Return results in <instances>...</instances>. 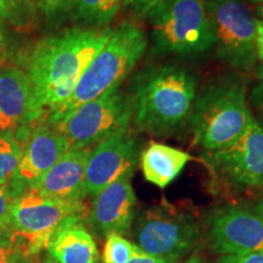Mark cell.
Listing matches in <instances>:
<instances>
[{
  "instance_id": "1",
  "label": "cell",
  "mask_w": 263,
  "mask_h": 263,
  "mask_svg": "<svg viewBox=\"0 0 263 263\" xmlns=\"http://www.w3.org/2000/svg\"><path fill=\"white\" fill-rule=\"evenodd\" d=\"M110 27H72L39 42L32 51L28 77L35 111H58L73 93L85 68L111 37Z\"/></svg>"
},
{
  "instance_id": "2",
  "label": "cell",
  "mask_w": 263,
  "mask_h": 263,
  "mask_svg": "<svg viewBox=\"0 0 263 263\" xmlns=\"http://www.w3.org/2000/svg\"><path fill=\"white\" fill-rule=\"evenodd\" d=\"M129 97L137 130L170 136L188 123L197 97V78L183 66L153 67L136 78Z\"/></svg>"
},
{
  "instance_id": "3",
  "label": "cell",
  "mask_w": 263,
  "mask_h": 263,
  "mask_svg": "<svg viewBox=\"0 0 263 263\" xmlns=\"http://www.w3.org/2000/svg\"><path fill=\"white\" fill-rule=\"evenodd\" d=\"M255 121L242 82L224 78L196 97L188 121L194 144L213 153L238 139Z\"/></svg>"
},
{
  "instance_id": "4",
  "label": "cell",
  "mask_w": 263,
  "mask_h": 263,
  "mask_svg": "<svg viewBox=\"0 0 263 263\" xmlns=\"http://www.w3.org/2000/svg\"><path fill=\"white\" fill-rule=\"evenodd\" d=\"M146 48V35L139 26L123 22L112 29L110 39L85 68L70 99L51 114L49 122L66 116L74 108L107 91L120 88L145 54Z\"/></svg>"
},
{
  "instance_id": "5",
  "label": "cell",
  "mask_w": 263,
  "mask_h": 263,
  "mask_svg": "<svg viewBox=\"0 0 263 263\" xmlns=\"http://www.w3.org/2000/svg\"><path fill=\"white\" fill-rule=\"evenodd\" d=\"M157 55H200L213 48L207 0H163L146 16Z\"/></svg>"
},
{
  "instance_id": "6",
  "label": "cell",
  "mask_w": 263,
  "mask_h": 263,
  "mask_svg": "<svg viewBox=\"0 0 263 263\" xmlns=\"http://www.w3.org/2000/svg\"><path fill=\"white\" fill-rule=\"evenodd\" d=\"M87 207L83 201H68L44 196L26 189L15 197L6 230L22 257L47 249L51 235L71 217H84Z\"/></svg>"
},
{
  "instance_id": "7",
  "label": "cell",
  "mask_w": 263,
  "mask_h": 263,
  "mask_svg": "<svg viewBox=\"0 0 263 263\" xmlns=\"http://www.w3.org/2000/svg\"><path fill=\"white\" fill-rule=\"evenodd\" d=\"M199 236L196 217L166 201L141 212L134 228L136 245L144 254L172 262L192 251Z\"/></svg>"
},
{
  "instance_id": "8",
  "label": "cell",
  "mask_w": 263,
  "mask_h": 263,
  "mask_svg": "<svg viewBox=\"0 0 263 263\" xmlns=\"http://www.w3.org/2000/svg\"><path fill=\"white\" fill-rule=\"evenodd\" d=\"M132 120L129 94L116 88L49 124L67 138L71 147H91L107 137L128 130Z\"/></svg>"
},
{
  "instance_id": "9",
  "label": "cell",
  "mask_w": 263,
  "mask_h": 263,
  "mask_svg": "<svg viewBox=\"0 0 263 263\" xmlns=\"http://www.w3.org/2000/svg\"><path fill=\"white\" fill-rule=\"evenodd\" d=\"M216 57L236 70H250L257 60L258 18L242 0H207Z\"/></svg>"
},
{
  "instance_id": "10",
  "label": "cell",
  "mask_w": 263,
  "mask_h": 263,
  "mask_svg": "<svg viewBox=\"0 0 263 263\" xmlns=\"http://www.w3.org/2000/svg\"><path fill=\"white\" fill-rule=\"evenodd\" d=\"M210 166L219 179L234 189L263 188V126L254 121L242 136L213 151Z\"/></svg>"
},
{
  "instance_id": "11",
  "label": "cell",
  "mask_w": 263,
  "mask_h": 263,
  "mask_svg": "<svg viewBox=\"0 0 263 263\" xmlns=\"http://www.w3.org/2000/svg\"><path fill=\"white\" fill-rule=\"evenodd\" d=\"M210 244L224 256L263 251V217L240 206L216 210L210 219Z\"/></svg>"
},
{
  "instance_id": "12",
  "label": "cell",
  "mask_w": 263,
  "mask_h": 263,
  "mask_svg": "<svg viewBox=\"0 0 263 263\" xmlns=\"http://www.w3.org/2000/svg\"><path fill=\"white\" fill-rule=\"evenodd\" d=\"M137 162V139L128 130L101 140L91 147L85 167L87 195H98L124 174L133 173Z\"/></svg>"
},
{
  "instance_id": "13",
  "label": "cell",
  "mask_w": 263,
  "mask_h": 263,
  "mask_svg": "<svg viewBox=\"0 0 263 263\" xmlns=\"http://www.w3.org/2000/svg\"><path fill=\"white\" fill-rule=\"evenodd\" d=\"M71 149L70 141L50 124H39L31 132L22 150L18 167L12 178L15 196L25 192Z\"/></svg>"
},
{
  "instance_id": "14",
  "label": "cell",
  "mask_w": 263,
  "mask_h": 263,
  "mask_svg": "<svg viewBox=\"0 0 263 263\" xmlns=\"http://www.w3.org/2000/svg\"><path fill=\"white\" fill-rule=\"evenodd\" d=\"M127 173L95 195L89 211V222L103 235H124L134 221L137 196Z\"/></svg>"
},
{
  "instance_id": "15",
  "label": "cell",
  "mask_w": 263,
  "mask_h": 263,
  "mask_svg": "<svg viewBox=\"0 0 263 263\" xmlns=\"http://www.w3.org/2000/svg\"><path fill=\"white\" fill-rule=\"evenodd\" d=\"M91 147H71L47 173L27 189L44 196L82 201L85 196V167Z\"/></svg>"
},
{
  "instance_id": "16",
  "label": "cell",
  "mask_w": 263,
  "mask_h": 263,
  "mask_svg": "<svg viewBox=\"0 0 263 263\" xmlns=\"http://www.w3.org/2000/svg\"><path fill=\"white\" fill-rule=\"evenodd\" d=\"M41 117L34 108L28 74L20 68L0 73V132L12 133Z\"/></svg>"
},
{
  "instance_id": "17",
  "label": "cell",
  "mask_w": 263,
  "mask_h": 263,
  "mask_svg": "<svg viewBox=\"0 0 263 263\" xmlns=\"http://www.w3.org/2000/svg\"><path fill=\"white\" fill-rule=\"evenodd\" d=\"M83 217H71L57 229L47 250L58 263H98L99 252L93 235L82 224Z\"/></svg>"
},
{
  "instance_id": "18",
  "label": "cell",
  "mask_w": 263,
  "mask_h": 263,
  "mask_svg": "<svg viewBox=\"0 0 263 263\" xmlns=\"http://www.w3.org/2000/svg\"><path fill=\"white\" fill-rule=\"evenodd\" d=\"M192 156L177 147L161 143H150L141 153L140 166L147 182L164 189L182 173Z\"/></svg>"
},
{
  "instance_id": "19",
  "label": "cell",
  "mask_w": 263,
  "mask_h": 263,
  "mask_svg": "<svg viewBox=\"0 0 263 263\" xmlns=\"http://www.w3.org/2000/svg\"><path fill=\"white\" fill-rule=\"evenodd\" d=\"M124 0H76L73 17L89 27L103 28L120 12Z\"/></svg>"
},
{
  "instance_id": "20",
  "label": "cell",
  "mask_w": 263,
  "mask_h": 263,
  "mask_svg": "<svg viewBox=\"0 0 263 263\" xmlns=\"http://www.w3.org/2000/svg\"><path fill=\"white\" fill-rule=\"evenodd\" d=\"M24 146L12 133H0V186H9L17 170Z\"/></svg>"
},
{
  "instance_id": "21",
  "label": "cell",
  "mask_w": 263,
  "mask_h": 263,
  "mask_svg": "<svg viewBox=\"0 0 263 263\" xmlns=\"http://www.w3.org/2000/svg\"><path fill=\"white\" fill-rule=\"evenodd\" d=\"M37 16V0H0V17L16 28H29Z\"/></svg>"
},
{
  "instance_id": "22",
  "label": "cell",
  "mask_w": 263,
  "mask_h": 263,
  "mask_svg": "<svg viewBox=\"0 0 263 263\" xmlns=\"http://www.w3.org/2000/svg\"><path fill=\"white\" fill-rule=\"evenodd\" d=\"M144 254L136 244L118 234H108L103 250V263H127Z\"/></svg>"
},
{
  "instance_id": "23",
  "label": "cell",
  "mask_w": 263,
  "mask_h": 263,
  "mask_svg": "<svg viewBox=\"0 0 263 263\" xmlns=\"http://www.w3.org/2000/svg\"><path fill=\"white\" fill-rule=\"evenodd\" d=\"M76 0H37L38 15L41 14L48 27L57 28L73 17Z\"/></svg>"
},
{
  "instance_id": "24",
  "label": "cell",
  "mask_w": 263,
  "mask_h": 263,
  "mask_svg": "<svg viewBox=\"0 0 263 263\" xmlns=\"http://www.w3.org/2000/svg\"><path fill=\"white\" fill-rule=\"evenodd\" d=\"M15 197L10 186H0V234L10 228V216Z\"/></svg>"
},
{
  "instance_id": "25",
  "label": "cell",
  "mask_w": 263,
  "mask_h": 263,
  "mask_svg": "<svg viewBox=\"0 0 263 263\" xmlns=\"http://www.w3.org/2000/svg\"><path fill=\"white\" fill-rule=\"evenodd\" d=\"M250 103L257 117L256 121L263 126V66L257 71V77L250 95Z\"/></svg>"
},
{
  "instance_id": "26",
  "label": "cell",
  "mask_w": 263,
  "mask_h": 263,
  "mask_svg": "<svg viewBox=\"0 0 263 263\" xmlns=\"http://www.w3.org/2000/svg\"><path fill=\"white\" fill-rule=\"evenodd\" d=\"M25 258L20 254L17 246L8 232L0 234V263H16L18 259Z\"/></svg>"
},
{
  "instance_id": "27",
  "label": "cell",
  "mask_w": 263,
  "mask_h": 263,
  "mask_svg": "<svg viewBox=\"0 0 263 263\" xmlns=\"http://www.w3.org/2000/svg\"><path fill=\"white\" fill-rule=\"evenodd\" d=\"M163 0H124L123 6L138 18L146 17L147 14Z\"/></svg>"
},
{
  "instance_id": "28",
  "label": "cell",
  "mask_w": 263,
  "mask_h": 263,
  "mask_svg": "<svg viewBox=\"0 0 263 263\" xmlns=\"http://www.w3.org/2000/svg\"><path fill=\"white\" fill-rule=\"evenodd\" d=\"M218 263H263V251L242 255H227Z\"/></svg>"
},
{
  "instance_id": "29",
  "label": "cell",
  "mask_w": 263,
  "mask_h": 263,
  "mask_svg": "<svg viewBox=\"0 0 263 263\" xmlns=\"http://www.w3.org/2000/svg\"><path fill=\"white\" fill-rule=\"evenodd\" d=\"M256 57L263 62V20L257 21V31H256Z\"/></svg>"
},
{
  "instance_id": "30",
  "label": "cell",
  "mask_w": 263,
  "mask_h": 263,
  "mask_svg": "<svg viewBox=\"0 0 263 263\" xmlns=\"http://www.w3.org/2000/svg\"><path fill=\"white\" fill-rule=\"evenodd\" d=\"M127 263H176V262L168 261V259H164L161 257H155V256L141 254L139 256L133 257L130 261H128Z\"/></svg>"
},
{
  "instance_id": "31",
  "label": "cell",
  "mask_w": 263,
  "mask_h": 263,
  "mask_svg": "<svg viewBox=\"0 0 263 263\" xmlns=\"http://www.w3.org/2000/svg\"><path fill=\"white\" fill-rule=\"evenodd\" d=\"M255 211L258 213V215H261L263 217V199L259 200L257 202V205L255 207Z\"/></svg>"
},
{
  "instance_id": "32",
  "label": "cell",
  "mask_w": 263,
  "mask_h": 263,
  "mask_svg": "<svg viewBox=\"0 0 263 263\" xmlns=\"http://www.w3.org/2000/svg\"><path fill=\"white\" fill-rule=\"evenodd\" d=\"M185 263H202V259L200 256H192Z\"/></svg>"
},
{
  "instance_id": "33",
  "label": "cell",
  "mask_w": 263,
  "mask_h": 263,
  "mask_svg": "<svg viewBox=\"0 0 263 263\" xmlns=\"http://www.w3.org/2000/svg\"><path fill=\"white\" fill-rule=\"evenodd\" d=\"M16 263H37L35 261H33V259L31 257H25V258H21L18 259L17 262Z\"/></svg>"
},
{
  "instance_id": "34",
  "label": "cell",
  "mask_w": 263,
  "mask_h": 263,
  "mask_svg": "<svg viewBox=\"0 0 263 263\" xmlns=\"http://www.w3.org/2000/svg\"><path fill=\"white\" fill-rule=\"evenodd\" d=\"M246 2H249L250 4H254V5H263V0H246Z\"/></svg>"
},
{
  "instance_id": "35",
  "label": "cell",
  "mask_w": 263,
  "mask_h": 263,
  "mask_svg": "<svg viewBox=\"0 0 263 263\" xmlns=\"http://www.w3.org/2000/svg\"><path fill=\"white\" fill-rule=\"evenodd\" d=\"M257 15L263 20V5H258L257 6Z\"/></svg>"
},
{
  "instance_id": "36",
  "label": "cell",
  "mask_w": 263,
  "mask_h": 263,
  "mask_svg": "<svg viewBox=\"0 0 263 263\" xmlns=\"http://www.w3.org/2000/svg\"><path fill=\"white\" fill-rule=\"evenodd\" d=\"M44 263H58V262H57V261H54V259H52V258L50 257V256H49V257L45 258Z\"/></svg>"
},
{
  "instance_id": "37",
  "label": "cell",
  "mask_w": 263,
  "mask_h": 263,
  "mask_svg": "<svg viewBox=\"0 0 263 263\" xmlns=\"http://www.w3.org/2000/svg\"><path fill=\"white\" fill-rule=\"evenodd\" d=\"M3 41V33H2V31H0V42Z\"/></svg>"
}]
</instances>
